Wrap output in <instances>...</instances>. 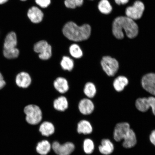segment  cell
Segmentation results:
<instances>
[{
    "label": "cell",
    "instance_id": "1",
    "mask_svg": "<svg viewBox=\"0 0 155 155\" xmlns=\"http://www.w3.org/2000/svg\"><path fill=\"white\" fill-rule=\"evenodd\" d=\"M123 30L128 38H133L138 34V26L134 20L127 16L118 17L112 24V33L116 38L122 39L124 38Z\"/></svg>",
    "mask_w": 155,
    "mask_h": 155
},
{
    "label": "cell",
    "instance_id": "18",
    "mask_svg": "<svg viewBox=\"0 0 155 155\" xmlns=\"http://www.w3.org/2000/svg\"><path fill=\"white\" fill-rule=\"evenodd\" d=\"M53 106L54 108L57 111H64L67 109L68 102L65 97L62 96L54 100Z\"/></svg>",
    "mask_w": 155,
    "mask_h": 155
},
{
    "label": "cell",
    "instance_id": "26",
    "mask_svg": "<svg viewBox=\"0 0 155 155\" xmlns=\"http://www.w3.org/2000/svg\"><path fill=\"white\" fill-rule=\"evenodd\" d=\"M69 52L72 57L76 59L82 57L83 53L82 50L78 45L76 44L71 45L69 48Z\"/></svg>",
    "mask_w": 155,
    "mask_h": 155
},
{
    "label": "cell",
    "instance_id": "32",
    "mask_svg": "<svg viewBox=\"0 0 155 155\" xmlns=\"http://www.w3.org/2000/svg\"><path fill=\"white\" fill-rule=\"evenodd\" d=\"M150 139L151 143L155 146V130L151 133Z\"/></svg>",
    "mask_w": 155,
    "mask_h": 155
},
{
    "label": "cell",
    "instance_id": "30",
    "mask_svg": "<svg viewBox=\"0 0 155 155\" xmlns=\"http://www.w3.org/2000/svg\"><path fill=\"white\" fill-rule=\"evenodd\" d=\"M37 4L43 8L48 6L51 3L50 0H35Z\"/></svg>",
    "mask_w": 155,
    "mask_h": 155
},
{
    "label": "cell",
    "instance_id": "10",
    "mask_svg": "<svg viewBox=\"0 0 155 155\" xmlns=\"http://www.w3.org/2000/svg\"><path fill=\"white\" fill-rule=\"evenodd\" d=\"M79 111L84 115H88L92 113L94 110V103L90 100L84 98L81 100L78 105Z\"/></svg>",
    "mask_w": 155,
    "mask_h": 155
},
{
    "label": "cell",
    "instance_id": "9",
    "mask_svg": "<svg viewBox=\"0 0 155 155\" xmlns=\"http://www.w3.org/2000/svg\"><path fill=\"white\" fill-rule=\"evenodd\" d=\"M141 83L145 91L155 96V73H149L144 75L141 79Z\"/></svg>",
    "mask_w": 155,
    "mask_h": 155
},
{
    "label": "cell",
    "instance_id": "7",
    "mask_svg": "<svg viewBox=\"0 0 155 155\" xmlns=\"http://www.w3.org/2000/svg\"><path fill=\"white\" fill-rule=\"evenodd\" d=\"M130 125L127 122L118 123L115 126L114 132V138L117 142L125 138L130 130Z\"/></svg>",
    "mask_w": 155,
    "mask_h": 155
},
{
    "label": "cell",
    "instance_id": "24",
    "mask_svg": "<svg viewBox=\"0 0 155 155\" xmlns=\"http://www.w3.org/2000/svg\"><path fill=\"white\" fill-rule=\"evenodd\" d=\"M61 65L64 70L71 71L74 67V62L70 58L67 56H64L61 60Z\"/></svg>",
    "mask_w": 155,
    "mask_h": 155
},
{
    "label": "cell",
    "instance_id": "16",
    "mask_svg": "<svg viewBox=\"0 0 155 155\" xmlns=\"http://www.w3.org/2000/svg\"><path fill=\"white\" fill-rule=\"evenodd\" d=\"M124 140L123 145L124 148H130L134 147L137 143L136 135L134 131L131 129Z\"/></svg>",
    "mask_w": 155,
    "mask_h": 155
},
{
    "label": "cell",
    "instance_id": "23",
    "mask_svg": "<svg viewBox=\"0 0 155 155\" xmlns=\"http://www.w3.org/2000/svg\"><path fill=\"white\" fill-rule=\"evenodd\" d=\"M98 8L103 14L108 15L111 12L112 8L108 0H101L98 5Z\"/></svg>",
    "mask_w": 155,
    "mask_h": 155
},
{
    "label": "cell",
    "instance_id": "20",
    "mask_svg": "<svg viewBox=\"0 0 155 155\" xmlns=\"http://www.w3.org/2000/svg\"><path fill=\"white\" fill-rule=\"evenodd\" d=\"M129 81L127 77L120 76L116 78L113 83L114 88L117 92L122 91L125 87L128 84Z\"/></svg>",
    "mask_w": 155,
    "mask_h": 155
},
{
    "label": "cell",
    "instance_id": "28",
    "mask_svg": "<svg viewBox=\"0 0 155 155\" xmlns=\"http://www.w3.org/2000/svg\"><path fill=\"white\" fill-rule=\"evenodd\" d=\"M83 149L86 153L91 154L94 149V145L93 141L90 139H85L83 144Z\"/></svg>",
    "mask_w": 155,
    "mask_h": 155
},
{
    "label": "cell",
    "instance_id": "22",
    "mask_svg": "<svg viewBox=\"0 0 155 155\" xmlns=\"http://www.w3.org/2000/svg\"><path fill=\"white\" fill-rule=\"evenodd\" d=\"M136 107L139 111L145 112L148 111L150 107L149 106L148 98H139L135 102Z\"/></svg>",
    "mask_w": 155,
    "mask_h": 155
},
{
    "label": "cell",
    "instance_id": "34",
    "mask_svg": "<svg viewBox=\"0 0 155 155\" xmlns=\"http://www.w3.org/2000/svg\"><path fill=\"white\" fill-rule=\"evenodd\" d=\"M116 4L118 5H125L128 2L129 0H115Z\"/></svg>",
    "mask_w": 155,
    "mask_h": 155
},
{
    "label": "cell",
    "instance_id": "8",
    "mask_svg": "<svg viewBox=\"0 0 155 155\" xmlns=\"http://www.w3.org/2000/svg\"><path fill=\"white\" fill-rule=\"evenodd\" d=\"M52 148L58 155H69L74 150L75 145L71 142L61 145L57 141H55L52 144Z\"/></svg>",
    "mask_w": 155,
    "mask_h": 155
},
{
    "label": "cell",
    "instance_id": "35",
    "mask_svg": "<svg viewBox=\"0 0 155 155\" xmlns=\"http://www.w3.org/2000/svg\"><path fill=\"white\" fill-rule=\"evenodd\" d=\"M8 0H0V5H2L6 3Z\"/></svg>",
    "mask_w": 155,
    "mask_h": 155
},
{
    "label": "cell",
    "instance_id": "29",
    "mask_svg": "<svg viewBox=\"0 0 155 155\" xmlns=\"http://www.w3.org/2000/svg\"><path fill=\"white\" fill-rule=\"evenodd\" d=\"M83 3V0H65V6L68 8L74 9L77 7H81Z\"/></svg>",
    "mask_w": 155,
    "mask_h": 155
},
{
    "label": "cell",
    "instance_id": "13",
    "mask_svg": "<svg viewBox=\"0 0 155 155\" xmlns=\"http://www.w3.org/2000/svg\"><path fill=\"white\" fill-rule=\"evenodd\" d=\"M54 86L58 92L64 94L69 89L68 83L67 79L63 77H58L54 81Z\"/></svg>",
    "mask_w": 155,
    "mask_h": 155
},
{
    "label": "cell",
    "instance_id": "6",
    "mask_svg": "<svg viewBox=\"0 0 155 155\" xmlns=\"http://www.w3.org/2000/svg\"><path fill=\"white\" fill-rule=\"evenodd\" d=\"M145 9L144 4L139 1H135L132 6L126 8L125 13L127 16L133 19L137 20L142 17Z\"/></svg>",
    "mask_w": 155,
    "mask_h": 155
},
{
    "label": "cell",
    "instance_id": "19",
    "mask_svg": "<svg viewBox=\"0 0 155 155\" xmlns=\"http://www.w3.org/2000/svg\"><path fill=\"white\" fill-rule=\"evenodd\" d=\"M39 131L42 135L48 137L54 133L55 127L53 124L49 122L45 121L41 125Z\"/></svg>",
    "mask_w": 155,
    "mask_h": 155
},
{
    "label": "cell",
    "instance_id": "2",
    "mask_svg": "<svg viewBox=\"0 0 155 155\" xmlns=\"http://www.w3.org/2000/svg\"><path fill=\"white\" fill-rule=\"evenodd\" d=\"M91 28L88 24L79 26L73 22H69L64 26L63 32L69 40L75 42L86 40L90 38Z\"/></svg>",
    "mask_w": 155,
    "mask_h": 155
},
{
    "label": "cell",
    "instance_id": "12",
    "mask_svg": "<svg viewBox=\"0 0 155 155\" xmlns=\"http://www.w3.org/2000/svg\"><path fill=\"white\" fill-rule=\"evenodd\" d=\"M28 16L32 22L38 24L42 21L44 14L37 7H33L28 10Z\"/></svg>",
    "mask_w": 155,
    "mask_h": 155
},
{
    "label": "cell",
    "instance_id": "33",
    "mask_svg": "<svg viewBox=\"0 0 155 155\" xmlns=\"http://www.w3.org/2000/svg\"><path fill=\"white\" fill-rule=\"evenodd\" d=\"M6 83L2 75L0 72V90L2 89L5 85Z\"/></svg>",
    "mask_w": 155,
    "mask_h": 155
},
{
    "label": "cell",
    "instance_id": "4",
    "mask_svg": "<svg viewBox=\"0 0 155 155\" xmlns=\"http://www.w3.org/2000/svg\"><path fill=\"white\" fill-rule=\"evenodd\" d=\"M103 69L108 76H114L119 69V64L115 58L110 56H104L101 61Z\"/></svg>",
    "mask_w": 155,
    "mask_h": 155
},
{
    "label": "cell",
    "instance_id": "25",
    "mask_svg": "<svg viewBox=\"0 0 155 155\" xmlns=\"http://www.w3.org/2000/svg\"><path fill=\"white\" fill-rule=\"evenodd\" d=\"M84 92L86 95L89 98L94 97L96 94V89L94 83L88 82L85 84Z\"/></svg>",
    "mask_w": 155,
    "mask_h": 155
},
{
    "label": "cell",
    "instance_id": "17",
    "mask_svg": "<svg viewBox=\"0 0 155 155\" xmlns=\"http://www.w3.org/2000/svg\"><path fill=\"white\" fill-rule=\"evenodd\" d=\"M92 131V126L88 121L82 120L78 124L77 131L79 134H89L91 133Z\"/></svg>",
    "mask_w": 155,
    "mask_h": 155
},
{
    "label": "cell",
    "instance_id": "36",
    "mask_svg": "<svg viewBox=\"0 0 155 155\" xmlns=\"http://www.w3.org/2000/svg\"><path fill=\"white\" fill-rule=\"evenodd\" d=\"M21 1H26V0H21Z\"/></svg>",
    "mask_w": 155,
    "mask_h": 155
},
{
    "label": "cell",
    "instance_id": "5",
    "mask_svg": "<svg viewBox=\"0 0 155 155\" xmlns=\"http://www.w3.org/2000/svg\"><path fill=\"white\" fill-rule=\"evenodd\" d=\"M34 49L39 54L38 57L41 59L47 60L51 57V46L46 41L41 40L37 42L35 44Z\"/></svg>",
    "mask_w": 155,
    "mask_h": 155
},
{
    "label": "cell",
    "instance_id": "31",
    "mask_svg": "<svg viewBox=\"0 0 155 155\" xmlns=\"http://www.w3.org/2000/svg\"><path fill=\"white\" fill-rule=\"evenodd\" d=\"M148 100L149 107L152 108L153 113L155 116V97H150L148 98Z\"/></svg>",
    "mask_w": 155,
    "mask_h": 155
},
{
    "label": "cell",
    "instance_id": "11",
    "mask_svg": "<svg viewBox=\"0 0 155 155\" xmlns=\"http://www.w3.org/2000/svg\"><path fill=\"white\" fill-rule=\"evenodd\" d=\"M31 78L28 73L21 72L17 74L15 82L19 87L22 88H28L31 83Z\"/></svg>",
    "mask_w": 155,
    "mask_h": 155
},
{
    "label": "cell",
    "instance_id": "3",
    "mask_svg": "<svg viewBox=\"0 0 155 155\" xmlns=\"http://www.w3.org/2000/svg\"><path fill=\"white\" fill-rule=\"evenodd\" d=\"M24 112L26 115L27 123L32 125H35L41 121L42 112L40 108L35 104H30L24 108Z\"/></svg>",
    "mask_w": 155,
    "mask_h": 155
},
{
    "label": "cell",
    "instance_id": "27",
    "mask_svg": "<svg viewBox=\"0 0 155 155\" xmlns=\"http://www.w3.org/2000/svg\"><path fill=\"white\" fill-rule=\"evenodd\" d=\"M19 54V50L16 48L3 50L4 56L8 59L16 58L18 57Z\"/></svg>",
    "mask_w": 155,
    "mask_h": 155
},
{
    "label": "cell",
    "instance_id": "15",
    "mask_svg": "<svg viewBox=\"0 0 155 155\" xmlns=\"http://www.w3.org/2000/svg\"><path fill=\"white\" fill-rule=\"evenodd\" d=\"M17 44V40L16 34L14 32H9L5 39L4 44V49L15 48Z\"/></svg>",
    "mask_w": 155,
    "mask_h": 155
},
{
    "label": "cell",
    "instance_id": "21",
    "mask_svg": "<svg viewBox=\"0 0 155 155\" xmlns=\"http://www.w3.org/2000/svg\"><path fill=\"white\" fill-rule=\"evenodd\" d=\"M51 145L48 140H44L39 142L36 147L37 152L41 155H46L50 152Z\"/></svg>",
    "mask_w": 155,
    "mask_h": 155
},
{
    "label": "cell",
    "instance_id": "14",
    "mask_svg": "<svg viewBox=\"0 0 155 155\" xmlns=\"http://www.w3.org/2000/svg\"><path fill=\"white\" fill-rule=\"evenodd\" d=\"M114 150V145L111 140L104 139L101 142V145L99 147V150L102 154L108 155L111 154Z\"/></svg>",
    "mask_w": 155,
    "mask_h": 155
}]
</instances>
